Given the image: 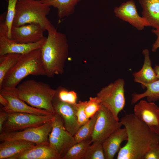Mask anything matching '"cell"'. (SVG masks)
Returning a JSON list of instances; mask_svg holds the SVG:
<instances>
[{
	"mask_svg": "<svg viewBox=\"0 0 159 159\" xmlns=\"http://www.w3.org/2000/svg\"><path fill=\"white\" fill-rule=\"evenodd\" d=\"M153 69L157 78L159 79V65H155Z\"/></svg>",
	"mask_w": 159,
	"mask_h": 159,
	"instance_id": "obj_36",
	"label": "cell"
},
{
	"mask_svg": "<svg viewBox=\"0 0 159 159\" xmlns=\"http://www.w3.org/2000/svg\"><path fill=\"white\" fill-rule=\"evenodd\" d=\"M15 88H3L0 89V94L8 102V105L1 108L9 113L14 112H24L41 115L54 114L46 110L33 107L25 102L17 96Z\"/></svg>",
	"mask_w": 159,
	"mask_h": 159,
	"instance_id": "obj_12",
	"label": "cell"
},
{
	"mask_svg": "<svg viewBox=\"0 0 159 159\" xmlns=\"http://www.w3.org/2000/svg\"><path fill=\"white\" fill-rule=\"evenodd\" d=\"M152 32L155 34L157 36V39L153 44L152 48V51L155 52L159 48V28L153 29Z\"/></svg>",
	"mask_w": 159,
	"mask_h": 159,
	"instance_id": "obj_34",
	"label": "cell"
},
{
	"mask_svg": "<svg viewBox=\"0 0 159 159\" xmlns=\"http://www.w3.org/2000/svg\"><path fill=\"white\" fill-rule=\"evenodd\" d=\"M9 159H61L49 144L36 145Z\"/></svg>",
	"mask_w": 159,
	"mask_h": 159,
	"instance_id": "obj_17",
	"label": "cell"
},
{
	"mask_svg": "<svg viewBox=\"0 0 159 159\" xmlns=\"http://www.w3.org/2000/svg\"><path fill=\"white\" fill-rule=\"evenodd\" d=\"M142 8V17L150 26L159 28V0H138Z\"/></svg>",
	"mask_w": 159,
	"mask_h": 159,
	"instance_id": "obj_21",
	"label": "cell"
},
{
	"mask_svg": "<svg viewBox=\"0 0 159 159\" xmlns=\"http://www.w3.org/2000/svg\"><path fill=\"white\" fill-rule=\"evenodd\" d=\"M92 142L91 138H90L74 144L62 159H84L87 149Z\"/></svg>",
	"mask_w": 159,
	"mask_h": 159,
	"instance_id": "obj_24",
	"label": "cell"
},
{
	"mask_svg": "<svg viewBox=\"0 0 159 159\" xmlns=\"http://www.w3.org/2000/svg\"><path fill=\"white\" fill-rule=\"evenodd\" d=\"M56 90V95L61 101L71 104L77 103V95L74 91H69L61 87H59Z\"/></svg>",
	"mask_w": 159,
	"mask_h": 159,
	"instance_id": "obj_28",
	"label": "cell"
},
{
	"mask_svg": "<svg viewBox=\"0 0 159 159\" xmlns=\"http://www.w3.org/2000/svg\"><path fill=\"white\" fill-rule=\"evenodd\" d=\"M54 115H41L24 112L9 113L2 132L21 131L40 126L52 120Z\"/></svg>",
	"mask_w": 159,
	"mask_h": 159,
	"instance_id": "obj_7",
	"label": "cell"
},
{
	"mask_svg": "<svg viewBox=\"0 0 159 159\" xmlns=\"http://www.w3.org/2000/svg\"><path fill=\"white\" fill-rule=\"evenodd\" d=\"M0 103L1 105V106L3 107H6L8 104L7 100L1 94H0Z\"/></svg>",
	"mask_w": 159,
	"mask_h": 159,
	"instance_id": "obj_35",
	"label": "cell"
},
{
	"mask_svg": "<svg viewBox=\"0 0 159 159\" xmlns=\"http://www.w3.org/2000/svg\"><path fill=\"white\" fill-rule=\"evenodd\" d=\"M133 114L159 135V107L154 102L140 100L136 104Z\"/></svg>",
	"mask_w": 159,
	"mask_h": 159,
	"instance_id": "obj_13",
	"label": "cell"
},
{
	"mask_svg": "<svg viewBox=\"0 0 159 159\" xmlns=\"http://www.w3.org/2000/svg\"><path fill=\"white\" fill-rule=\"evenodd\" d=\"M98 112L86 123L81 126L73 136L75 143L91 138L97 120Z\"/></svg>",
	"mask_w": 159,
	"mask_h": 159,
	"instance_id": "obj_25",
	"label": "cell"
},
{
	"mask_svg": "<svg viewBox=\"0 0 159 159\" xmlns=\"http://www.w3.org/2000/svg\"><path fill=\"white\" fill-rule=\"evenodd\" d=\"M50 7L40 0H18L12 26H19L35 23L42 26L48 32L57 30L47 17Z\"/></svg>",
	"mask_w": 159,
	"mask_h": 159,
	"instance_id": "obj_5",
	"label": "cell"
},
{
	"mask_svg": "<svg viewBox=\"0 0 159 159\" xmlns=\"http://www.w3.org/2000/svg\"><path fill=\"white\" fill-rule=\"evenodd\" d=\"M125 127L120 128L111 134L102 143L105 159H113L119 151L121 143L127 140Z\"/></svg>",
	"mask_w": 159,
	"mask_h": 159,
	"instance_id": "obj_18",
	"label": "cell"
},
{
	"mask_svg": "<svg viewBox=\"0 0 159 159\" xmlns=\"http://www.w3.org/2000/svg\"><path fill=\"white\" fill-rule=\"evenodd\" d=\"M29 75L46 76L40 48L20 55L16 64L5 76L0 89L15 88L23 79Z\"/></svg>",
	"mask_w": 159,
	"mask_h": 159,
	"instance_id": "obj_3",
	"label": "cell"
},
{
	"mask_svg": "<svg viewBox=\"0 0 159 159\" xmlns=\"http://www.w3.org/2000/svg\"><path fill=\"white\" fill-rule=\"evenodd\" d=\"M8 113L0 108V132L1 133L3 125L8 117Z\"/></svg>",
	"mask_w": 159,
	"mask_h": 159,
	"instance_id": "obj_33",
	"label": "cell"
},
{
	"mask_svg": "<svg viewBox=\"0 0 159 159\" xmlns=\"http://www.w3.org/2000/svg\"><path fill=\"white\" fill-rule=\"evenodd\" d=\"M123 79L119 78L102 87L97 94L101 105L108 109L119 121L118 114L125 104Z\"/></svg>",
	"mask_w": 159,
	"mask_h": 159,
	"instance_id": "obj_6",
	"label": "cell"
},
{
	"mask_svg": "<svg viewBox=\"0 0 159 159\" xmlns=\"http://www.w3.org/2000/svg\"><path fill=\"white\" fill-rule=\"evenodd\" d=\"M115 16L129 23L139 30H142L145 26H150L149 23L138 14L134 1L130 0L121 4L114 10Z\"/></svg>",
	"mask_w": 159,
	"mask_h": 159,
	"instance_id": "obj_16",
	"label": "cell"
},
{
	"mask_svg": "<svg viewBox=\"0 0 159 159\" xmlns=\"http://www.w3.org/2000/svg\"><path fill=\"white\" fill-rule=\"evenodd\" d=\"M144 92L132 94L131 104H134L143 98L146 97L148 101L155 102L159 100V79L150 83L145 85Z\"/></svg>",
	"mask_w": 159,
	"mask_h": 159,
	"instance_id": "obj_23",
	"label": "cell"
},
{
	"mask_svg": "<svg viewBox=\"0 0 159 159\" xmlns=\"http://www.w3.org/2000/svg\"><path fill=\"white\" fill-rule=\"evenodd\" d=\"M81 0H40L42 3L57 9L59 19L72 14L76 6Z\"/></svg>",
	"mask_w": 159,
	"mask_h": 159,
	"instance_id": "obj_22",
	"label": "cell"
},
{
	"mask_svg": "<svg viewBox=\"0 0 159 159\" xmlns=\"http://www.w3.org/2000/svg\"><path fill=\"white\" fill-rule=\"evenodd\" d=\"M120 122L126 129L127 139L120 148L117 159H144L149 150L159 144V135L133 114L126 115Z\"/></svg>",
	"mask_w": 159,
	"mask_h": 159,
	"instance_id": "obj_1",
	"label": "cell"
},
{
	"mask_svg": "<svg viewBox=\"0 0 159 159\" xmlns=\"http://www.w3.org/2000/svg\"><path fill=\"white\" fill-rule=\"evenodd\" d=\"M21 54L11 53L0 56V86L5 76L16 64Z\"/></svg>",
	"mask_w": 159,
	"mask_h": 159,
	"instance_id": "obj_26",
	"label": "cell"
},
{
	"mask_svg": "<svg viewBox=\"0 0 159 159\" xmlns=\"http://www.w3.org/2000/svg\"><path fill=\"white\" fill-rule=\"evenodd\" d=\"M52 122V128L49 135V144L62 159L75 144L74 136L66 129L62 119L57 114H55Z\"/></svg>",
	"mask_w": 159,
	"mask_h": 159,
	"instance_id": "obj_9",
	"label": "cell"
},
{
	"mask_svg": "<svg viewBox=\"0 0 159 159\" xmlns=\"http://www.w3.org/2000/svg\"><path fill=\"white\" fill-rule=\"evenodd\" d=\"M101 106L100 101L97 96L90 97L87 102L85 109L87 117L90 119L93 117L99 110Z\"/></svg>",
	"mask_w": 159,
	"mask_h": 159,
	"instance_id": "obj_30",
	"label": "cell"
},
{
	"mask_svg": "<svg viewBox=\"0 0 159 159\" xmlns=\"http://www.w3.org/2000/svg\"><path fill=\"white\" fill-rule=\"evenodd\" d=\"M142 53L144 56L143 67L139 71L133 73V75L134 82L140 84L142 87L144 89L145 85L152 82L158 79L152 67L149 50L144 49Z\"/></svg>",
	"mask_w": 159,
	"mask_h": 159,
	"instance_id": "obj_19",
	"label": "cell"
},
{
	"mask_svg": "<svg viewBox=\"0 0 159 159\" xmlns=\"http://www.w3.org/2000/svg\"><path fill=\"white\" fill-rule=\"evenodd\" d=\"M145 159H159V144L149 150L144 156Z\"/></svg>",
	"mask_w": 159,
	"mask_h": 159,
	"instance_id": "obj_32",
	"label": "cell"
},
{
	"mask_svg": "<svg viewBox=\"0 0 159 159\" xmlns=\"http://www.w3.org/2000/svg\"><path fill=\"white\" fill-rule=\"evenodd\" d=\"M105 159L102 143L93 141L88 146L84 159Z\"/></svg>",
	"mask_w": 159,
	"mask_h": 159,
	"instance_id": "obj_27",
	"label": "cell"
},
{
	"mask_svg": "<svg viewBox=\"0 0 159 159\" xmlns=\"http://www.w3.org/2000/svg\"><path fill=\"white\" fill-rule=\"evenodd\" d=\"M35 145L32 142L20 140L1 142L0 144V159H9Z\"/></svg>",
	"mask_w": 159,
	"mask_h": 159,
	"instance_id": "obj_20",
	"label": "cell"
},
{
	"mask_svg": "<svg viewBox=\"0 0 159 159\" xmlns=\"http://www.w3.org/2000/svg\"><path fill=\"white\" fill-rule=\"evenodd\" d=\"M45 31L40 25L35 23L17 27L12 26L11 39L20 43H36L46 38L44 36Z\"/></svg>",
	"mask_w": 159,
	"mask_h": 159,
	"instance_id": "obj_15",
	"label": "cell"
},
{
	"mask_svg": "<svg viewBox=\"0 0 159 159\" xmlns=\"http://www.w3.org/2000/svg\"><path fill=\"white\" fill-rule=\"evenodd\" d=\"M122 125L108 109L101 105L98 111L91 137L92 142L97 141L102 143L111 134L121 128Z\"/></svg>",
	"mask_w": 159,
	"mask_h": 159,
	"instance_id": "obj_11",
	"label": "cell"
},
{
	"mask_svg": "<svg viewBox=\"0 0 159 159\" xmlns=\"http://www.w3.org/2000/svg\"><path fill=\"white\" fill-rule=\"evenodd\" d=\"M6 14L5 12L0 16V56L11 53L23 54L41 47L47 37L38 42L29 44L18 43L9 38Z\"/></svg>",
	"mask_w": 159,
	"mask_h": 159,
	"instance_id": "obj_10",
	"label": "cell"
},
{
	"mask_svg": "<svg viewBox=\"0 0 159 159\" xmlns=\"http://www.w3.org/2000/svg\"><path fill=\"white\" fill-rule=\"evenodd\" d=\"M52 103L55 114L61 117L66 129L74 136L81 126L79 124L76 115V103L71 104L62 102L55 94Z\"/></svg>",
	"mask_w": 159,
	"mask_h": 159,
	"instance_id": "obj_14",
	"label": "cell"
},
{
	"mask_svg": "<svg viewBox=\"0 0 159 159\" xmlns=\"http://www.w3.org/2000/svg\"><path fill=\"white\" fill-rule=\"evenodd\" d=\"M8 5L6 12V23L8 29V36L11 38V31L15 12L18 0H8Z\"/></svg>",
	"mask_w": 159,
	"mask_h": 159,
	"instance_id": "obj_29",
	"label": "cell"
},
{
	"mask_svg": "<svg viewBox=\"0 0 159 159\" xmlns=\"http://www.w3.org/2000/svg\"><path fill=\"white\" fill-rule=\"evenodd\" d=\"M87 102L80 101L76 104V115L78 122L80 126L86 123L90 119L87 116L85 111Z\"/></svg>",
	"mask_w": 159,
	"mask_h": 159,
	"instance_id": "obj_31",
	"label": "cell"
},
{
	"mask_svg": "<svg viewBox=\"0 0 159 159\" xmlns=\"http://www.w3.org/2000/svg\"><path fill=\"white\" fill-rule=\"evenodd\" d=\"M40 48L41 54L46 76L52 77L64 72L69 53V45L66 35L56 31L48 32Z\"/></svg>",
	"mask_w": 159,
	"mask_h": 159,
	"instance_id": "obj_2",
	"label": "cell"
},
{
	"mask_svg": "<svg viewBox=\"0 0 159 159\" xmlns=\"http://www.w3.org/2000/svg\"><path fill=\"white\" fill-rule=\"evenodd\" d=\"M15 90L18 97L29 105L55 114L52 102L56 90L47 84L29 80L19 84Z\"/></svg>",
	"mask_w": 159,
	"mask_h": 159,
	"instance_id": "obj_4",
	"label": "cell"
},
{
	"mask_svg": "<svg viewBox=\"0 0 159 159\" xmlns=\"http://www.w3.org/2000/svg\"><path fill=\"white\" fill-rule=\"evenodd\" d=\"M52 120L40 126L22 130L2 132L0 134V141L20 140L32 142L36 145L49 144V135L52 128Z\"/></svg>",
	"mask_w": 159,
	"mask_h": 159,
	"instance_id": "obj_8",
	"label": "cell"
}]
</instances>
